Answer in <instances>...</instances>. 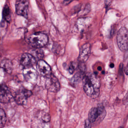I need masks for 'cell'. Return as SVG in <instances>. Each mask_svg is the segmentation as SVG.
I'll list each match as a JSON object with an SVG mask.
<instances>
[{
    "label": "cell",
    "instance_id": "obj_1",
    "mask_svg": "<svg viewBox=\"0 0 128 128\" xmlns=\"http://www.w3.org/2000/svg\"><path fill=\"white\" fill-rule=\"evenodd\" d=\"M83 88L86 94L92 98L98 97L100 93L101 82L100 78L94 74L84 76Z\"/></svg>",
    "mask_w": 128,
    "mask_h": 128
},
{
    "label": "cell",
    "instance_id": "obj_2",
    "mask_svg": "<svg viewBox=\"0 0 128 128\" xmlns=\"http://www.w3.org/2000/svg\"><path fill=\"white\" fill-rule=\"evenodd\" d=\"M48 36L41 32H36L30 36L28 39L29 44L34 48H40L46 45L48 42Z\"/></svg>",
    "mask_w": 128,
    "mask_h": 128
},
{
    "label": "cell",
    "instance_id": "obj_3",
    "mask_svg": "<svg viewBox=\"0 0 128 128\" xmlns=\"http://www.w3.org/2000/svg\"><path fill=\"white\" fill-rule=\"evenodd\" d=\"M117 42L118 47L121 51L126 50L128 49V32L127 29L123 27L118 32Z\"/></svg>",
    "mask_w": 128,
    "mask_h": 128
},
{
    "label": "cell",
    "instance_id": "obj_4",
    "mask_svg": "<svg viewBox=\"0 0 128 128\" xmlns=\"http://www.w3.org/2000/svg\"><path fill=\"white\" fill-rule=\"evenodd\" d=\"M29 6V2L27 0H17L16 2V13L18 15L28 18Z\"/></svg>",
    "mask_w": 128,
    "mask_h": 128
},
{
    "label": "cell",
    "instance_id": "obj_5",
    "mask_svg": "<svg viewBox=\"0 0 128 128\" xmlns=\"http://www.w3.org/2000/svg\"><path fill=\"white\" fill-rule=\"evenodd\" d=\"M14 99L9 88L4 84L0 85V102L7 103Z\"/></svg>",
    "mask_w": 128,
    "mask_h": 128
},
{
    "label": "cell",
    "instance_id": "obj_6",
    "mask_svg": "<svg viewBox=\"0 0 128 128\" xmlns=\"http://www.w3.org/2000/svg\"><path fill=\"white\" fill-rule=\"evenodd\" d=\"M32 95V92L30 90L21 88L16 94L14 99L18 104H24L26 103L27 99Z\"/></svg>",
    "mask_w": 128,
    "mask_h": 128
},
{
    "label": "cell",
    "instance_id": "obj_7",
    "mask_svg": "<svg viewBox=\"0 0 128 128\" xmlns=\"http://www.w3.org/2000/svg\"><path fill=\"white\" fill-rule=\"evenodd\" d=\"M37 72L42 76L48 78L51 75V69L50 66L44 60H38L36 64Z\"/></svg>",
    "mask_w": 128,
    "mask_h": 128
},
{
    "label": "cell",
    "instance_id": "obj_8",
    "mask_svg": "<svg viewBox=\"0 0 128 128\" xmlns=\"http://www.w3.org/2000/svg\"><path fill=\"white\" fill-rule=\"evenodd\" d=\"M36 58L32 54L28 53L24 54L20 60L21 64L25 68L32 67L36 64Z\"/></svg>",
    "mask_w": 128,
    "mask_h": 128
},
{
    "label": "cell",
    "instance_id": "obj_9",
    "mask_svg": "<svg viewBox=\"0 0 128 128\" xmlns=\"http://www.w3.org/2000/svg\"><path fill=\"white\" fill-rule=\"evenodd\" d=\"M47 87L49 90L53 92H57L60 89V84L58 79L53 75L48 78Z\"/></svg>",
    "mask_w": 128,
    "mask_h": 128
},
{
    "label": "cell",
    "instance_id": "obj_10",
    "mask_svg": "<svg viewBox=\"0 0 128 128\" xmlns=\"http://www.w3.org/2000/svg\"><path fill=\"white\" fill-rule=\"evenodd\" d=\"M90 54V46L86 43L82 46L80 49L79 60L82 63L85 62L88 60Z\"/></svg>",
    "mask_w": 128,
    "mask_h": 128
},
{
    "label": "cell",
    "instance_id": "obj_11",
    "mask_svg": "<svg viewBox=\"0 0 128 128\" xmlns=\"http://www.w3.org/2000/svg\"><path fill=\"white\" fill-rule=\"evenodd\" d=\"M23 74L25 80L31 83L35 82L37 78V72L32 67L24 69Z\"/></svg>",
    "mask_w": 128,
    "mask_h": 128
},
{
    "label": "cell",
    "instance_id": "obj_12",
    "mask_svg": "<svg viewBox=\"0 0 128 128\" xmlns=\"http://www.w3.org/2000/svg\"><path fill=\"white\" fill-rule=\"evenodd\" d=\"M0 67L8 74L12 73L13 68L12 62L8 59H4L1 61L0 64Z\"/></svg>",
    "mask_w": 128,
    "mask_h": 128
},
{
    "label": "cell",
    "instance_id": "obj_13",
    "mask_svg": "<svg viewBox=\"0 0 128 128\" xmlns=\"http://www.w3.org/2000/svg\"><path fill=\"white\" fill-rule=\"evenodd\" d=\"M98 117V110L97 108H92L89 111L88 120L90 123H93L96 121Z\"/></svg>",
    "mask_w": 128,
    "mask_h": 128
},
{
    "label": "cell",
    "instance_id": "obj_14",
    "mask_svg": "<svg viewBox=\"0 0 128 128\" xmlns=\"http://www.w3.org/2000/svg\"><path fill=\"white\" fill-rule=\"evenodd\" d=\"M3 17L4 20L8 22H10L11 20V12L10 8L8 5L4 6L3 10Z\"/></svg>",
    "mask_w": 128,
    "mask_h": 128
},
{
    "label": "cell",
    "instance_id": "obj_15",
    "mask_svg": "<svg viewBox=\"0 0 128 128\" xmlns=\"http://www.w3.org/2000/svg\"><path fill=\"white\" fill-rule=\"evenodd\" d=\"M32 54L36 60H42L44 56V53L43 50L40 48H36V50L32 51Z\"/></svg>",
    "mask_w": 128,
    "mask_h": 128
},
{
    "label": "cell",
    "instance_id": "obj_16",
    "mask_svg": "<svg viewBox=\"0 0 128 128\" xmlns=\"http://www.w3.org/2000/svg\"><path fill=\"white\" fill-rule=\"evenodd\" d=\"M6 117L5 111L0 108V128H3L6 125Z\"/></svg>",
    "mask_w": 128,
    "mask_h": 128
},
{
    "label": "cell",
    "instance_id": "obj_17",
    "mask_svg": "<svg viewBox=\"0 0 128 128\" xmlns=\"http://www.w3.org/2000/svg\"><path fill=\"white\" fill-rule=\"evenodd\" d=\"M97 108L98 112V118H99L100 119H103L106 114L104 106L102 104H100L98 106Z\"/></svg>",
    "mask_w": 128,
    "mask_h": 128
},
{
    "label": "cell",
    "instance_id": "obj_18",
    "mask_svg": "<svg viewBox=\"0 0 128 128\" xmlns=\"http://www.w3.org/2000/svg\"><path fill=\"white\" fill-rule=\"evenodd\" d=\"M42 120L45 122H48L50 121V118L49 114L45 113L42 116Z\"/></svg>",
    "mask_w": 128,
    "mask_h": 128
},
{
    "label": "cell",
    "instance_id": "obj_19",
    "mask_svg": "<svg viewBox=\"0 0 128 128\" xmlns=\"http://www.w3.org/2000/svg\"><path fill=\"white\" fill-rule=\"evenodd\" d=\"M84 128H91V124L88 120H86L85 121Z\"/></svg>",
    "mask_w": 128,
    "mask_h": 128
},
{
    "label": "cell",
    "instance_id": "obj_20",
    "mask_svg": "<svg viewBox=\"0 0 128 128\" xmlns=\"http://www.w3.org/2000/svg\"><path fill=\"white\" fill-rule=\"evenodd\" d=\"M74 71V66L72 64H71L69 68V72L70 74H73Z\"/></svg>",
    "mask_w": 128,
    "mask_h": 128
},
{
    "label": "cell",
    "instance_id": "obj_21",
    "mask_svg": "<svg viewBox=\"0 0 128 128\" xmlns=\"http://www.w3.org/2000/svg\"><path fill=\"white\" fill-rule=\"evenodd\" d=\"M128 66H126V67L125 68V72L126 73V75H128Z\"/></svg>",
    "mask_w": 128,
    "mask_h": 128
},
{
    "label": "cell",
    "instance_id": "obj_22",
    "mask_svg": "<svg viewBox=\"0 0 128 128\" xmlns=\"http://www.w3.org/2000/svg\"><path fill=\"white\" fill-rule=\"evenodd\" d=\"M110 66L111 68H113V67H114V64L111 63L110 64Z\"/></svg>",
    "mask_w": 128,
    "mask_h": 128
},
{
    "label": "cell",
    "instance_id": "obj_23",
    "mask_svg": "<svg viewBox=\"0 0 128 128\" xmlns=\"http://www.w3.org/2000/svg\"><path fill=\"white\" fill-rule=\"evenodd\" d=\"M102 67L101 66H98V70H99V71H101L102 70Z\"/></svg>",
    "mask_w": 128,
    "mask_h": 128
},
{
    "label": "cell",
    "instance_id": "obj_24",
    "mask_svg": "<svg viewBox=\"0 0 128 128\" xmlns=\"http://www.w3.org/2000/svg\"><path fill=\"white\" fill-rule=\"evenodd\" d=\"M119 128H123V127H121V126H120V127H119Z\"/></svg>",
    "mask_w": 128,
    "mask_h": 128
}]
</instances>
